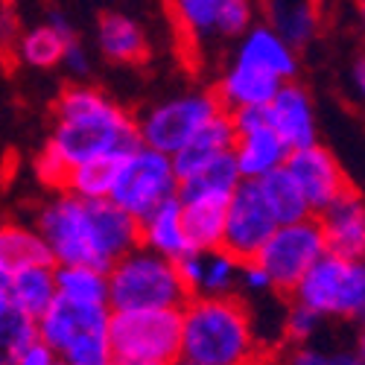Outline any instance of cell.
<instances>
[{"instance_id":"cell-1","label":"cell","mask_w":365,"mask_h":365,"mask_svg":"<svg viewBox=\"0 0 365 365\" xmlns=\"http://www.w3.org/2000/svg\"><path fill=\"white\" fill-rule=\"evenodd\" d=\"M33 225L50 246L56 266H94L111 272L140 246V222L111 199L91 202L68 190L50 193Z\"/></svg>"},{"instance_id":"cell-2","label":"cell","mask_w":365,"mask_h":365,"mask_svg":"<svg viewBox=\"0 0 365 365\" xmlns=\"http://www.w3.org/2000/svg\"><path fill=\"white\" fill-rule=\"evenodd\" d=\"M68 170L94 158H123L140 146L138 117H132L106 91L71 82L53 103V129L44 143Z\"/></svg>"},{"instance_id":"cell-3","label":"cell","mask_w":365,"mask_h":365,"mask_svg":"<svg viewBox=\"0 0 365 365\" xmlns=\"http://www.w3.org/2000/svg\"><path fill=\"white\" fill-rule=\"evenodd\" d=\"M181 333L178 365H255L263 345L252 322L249 304L234 298H190Z\"/></svg>"},{"instance_id":"cell-4","label":"cell","mask_w":365,"mask_h":365,"mask_svg":"<svg viewBox=\"0 0 365 365\" xmlns=\"http://www.w3.org/2000/svg\"><path fill=\"white\" fill-rule=\"evenodd\" d=\"M111 284V310L138 313V310H185L190 289L181 278L178 263L138 246L108 272Z\"/></svg>"},{"instance_id":"cell-5","label":"cell","mask_w":365,"mask_h":365,"mask_svg":"<svg viewBox=\"0 0 365 365\" xmlns=\"http://www.w3.org/2000/svg\"><path fill=\"white\" fill-rule=\"evenodd\" d=\"M114 310L106 304H76L56 298L38 319V336L68 365H117L111 342Z\"/></svg>"},{"instance_id":"cell-6","label":"cell","mask_w":365,"mask_h":365,"mask_svg":"<svg viewBox=\"0 0 365 365\" xmlns=\"http://www.w3.org/2000/svg\"><path fill=\"white\" fill-rule=\"evenodd\" d=\"M225 108L217 91H185V94L152 103L138 117L140 143L175 158L196 135H202Z\"/></svg>"},{"instance_id":"cell-7","label":"cell","mask_w":365,"mask_h":365,"mask_svg":"<svg viewBox=\"0 0 365 365\" xmlns=\"http://www.w3.org/2000/svg\"><path fill=\"white\" fill-rule=\"evenodd\" d=\"M178 190H181V178L175 161L164 155V152L140 143L120 161L111 202L140 222L152 210L178 199Z\"/></svg>"},{"instance_id":"cell-8","label":"cell","mask_w":365,"mask_h":365,"mask_svg":"<svg viewBox=\"0 0 365 365\" xmlns=\"http://www.w3.org/2000/svg\"><path fill=\"white\" fill-rule=\"evenodd\" d=\"M181 333H185L181 310L114 313L111 319L114 356L138 365H178Z\"/></svg>"},{"instance_id":"cell-9","label":"cell","mask_w":365,"mask_h":365,"mask_svg":"<svg viewBox=\"0 0 365 365\" xmlns=\"http://www.w3.org/2000/svg\"><path fill=\"white\" fill-rule=\"evenodd\" d=\"M292 301L307 304L324 319L359 322L365 316V260L327 255L301 281Z\"/></svg>"},{"instance_id":"cell-10","label":"cell","mask_w":365,"mask_h":365,"mask_svg":"<svg viewBox=\"0 0 365 365\" xmlns=\"http://www.w3.org/2000/svg\"><path fill=\"white\" fill-rule=\"evenodd\" d=\"M327 255L330 252H327L322 222H319V217H310L301 222L281 225L255 260L266 269V275L272 278V284H275V289L281 295H292L301 287V281L307 278Z\"/></svg>"},{"instance_id":"cell-11","label":"cell","mask_w":365,"mask_h":365,"mask_svg":"<svg viewBox=\"0 0 365 365\" xmlns=\"http://www.w3.org/2000/svg\"><path fill=\"white\" fill-rule=\"evenodd\" d=\"M278 228H281V222L275 220L272 207L266 205L260 185L257 181H242L240 190L231 199L222 249L237 255L242 263L255 260Z\"/></svg>"},{"instance_id":"cell-12","label":"cell","mask_w":365,"mask_h":365,"mask_svg":"<svg viewBox=\"0 0 365 365\" xmlns=\"http://www.w3.org/2000/svg\"><path fill=\"white\" fill-rule=\"evenodd\" d=\"M287 173L301 187L304 199H307V205L313 210V217H322L330 205H336L342 196H348L354 190L339 158L333 155L324 143H313L307 149L289 152Z\"/></svg>"},{"instance_id":"cell-13","label":"cell","mask_w":365,"mask_h":365,"mask_svg":"<svg viewBox=\"0 0 365 365\" xmlns=\"http://www.w3.org/2000/svg\"><path fill=\"white\" fill-rule=\"evenodd\" d=\"M237 143H234V161L246 181H260L272 173L287 167L289 149L278 138V132L269 126L266 108H249L231 114Z\"/></svg>"},{"instance_id":"cell-14","label":"cell","mask_w":365,"mask_h":365,"mask_svg":"<svg viewBox=\"0 0 365 365\" xmlns=\"http://www.w3.org/2000/svg\"><path fill=\"white\" fill-rule=\"evenodd\" d=\"M269 126L278 132V138L287 143L289 152L307 149L319 143V117H316V103L310 91L298 85V79L287 82L275 100L266 106Z\"/></svg>"},{"instance_id":"cell-15","label":"cell","mask_w":365,"mask_h":365,"mask_svg":"<svg viewBox=\"0 0 365 365\" xmlns=\"http://www.w3.org/2000/svg\"><path fill=\"white\" fill-rule=\"evenodd\" d=\"M190 298H234L240 295L242 260L228 249L193 252L178 263Z\"/></svg>"},{"instance_id":"cell-16","label":"cell","mask_w":365,"mask_h":365,"mask_svg":"<svg viewBox=\"0 0 365 365\" xmlns=\"http://www.w3.org/2000/svg\"><path fill=\"white\" fill-rule=\"evenodd\" d=\"M58 298L56 263L0 272V307H12L29 319H41Z\"/></svg>"},{"instance_id":"cell-17","label":"cell","mask_w":365,"mask_h":365,"mask_svg":"<svg viewBox=\"0 0 365 365\" xmlns=\"http://www.w3.org/2000/svg\"><path fill=\"white\" fill-rule=\"evenodd\" d=\"M73 41H76V33L68 15L50 12L41 24L29 26L26 33L15 38V58L24 68H33V71L62 68L65 53Z\"/></svg>"},{"instance_id":"cell-18","label":"cell","mask_w":365,"mask_h":365,"mask_svg":"<svg viewBox=\"0 0 365 365\" xmlns=\"http://www.w3.org/2000/svg\"><path fill=\"white\" fill-rule=\"evenodd\" d=\"M284 85L287 82H281L278 76L257 71L246 62H240V58H231V65H225L214 91H217L222 108L228 114H237V111H249V108H266Z\"/></svg>"},{"instance_id":"cell-19","label":"cell","mask_w":365,"mask_h":365,"mask_svg":"<svg viewBox=\"0 0 365 365\" xmlns=\"http://www.w3.org/2000/svg\"><path fill=\"white\" fill-rule=\"evenodd\" d=\"M234 58L278 76L281 82H292L298 76V50L269 21L255 24L249 33L237 41Z\"/></svg>"},{"instance_id":"cell-20","label":"cell","mask_w":365,"mask_h":365,"mask_svg":"<svg viewBox=\"0 0 365 365\" xmlns=\"http://www.w3.org/2000/svg\"><path fill=\"white\" fill-rule=\"evenodd\" d=\"M327 252L348 260H365V202L356 190L342 196L319 217Z\"/></svg>"},{"instance_id":"cell-21","label":"cell","mask_w":365,"mask_h":365,"mask_svg":"<svg viewBox=\"0 0 365 365\" xmlns=\"http://www.w3.org/2000/svg\"><path fill=\"white\" fill-rule=\"evenodd\" d=\"M140 246L173 260V263H181L187 255L196 252L190 231H187L181 199H173V202L161 205L158 210H152L146 220H140Z\"/></svg>"},{"instance_id":"cell-22","label":"cell","mask_w":365,"mask_h":365,"mask_svg":"<svg viewBox=\"0 0 365 365\" xmlns=\"http://www.w3.org/2000/svg\"><path fill=\"white\" fill-rule=\"evenodd\" d=\"M181 207H185L187 231L196 252L222 249L228 210H231V193H178Z\"/></svg>"},{"instance_id":"cell-23","label":"cell","mask_w":365,"mask_h":365,"mask_svg":"<svg viewBox=\"0 0 365 365\" xmlns=\"http://www.w3.org/2000/svg\"><path fill=\"white\" fill-rule=\"evenodd\" d=\"M97 47L111 65L135 68L149 58V38L143 26L123 12H103L97 21Z\"/></svg>"},{"instance_id":"cell-24","label":"cell","mask_w":365,"mask_h":365,"mask_svg":"<svg viewBox=\"0 0 365 365\" xmlns=\"http://www.w3.org/2000/svg\"><path fill=\"white\" fill-rule=\"evenodd\" d=\"M234 143H237V129H234L231 114L225 111L222 117H217L202 135H196V138L173 158V161H175V170H178V178L185 181V178L202 173L205 167H210L214 161L231 155Z\"/></svg>"},{"instance_id":"cell-25","label":"cell","mask_w":365,"mask_h":365,"mask_svg":"<svg viewBox=\"0 0 365 365\" xmlns=\"http://www.w3.org/2000/svg\"><path fill=\"white\" fill-rule=\"evenodd\" d=\"M44 263H56V260L38 228L24 222H6L4 231H0V272H15Z\"/></svg>"},{"instance_id":"cell-26","label":"cell","mask_w":365,"mask_h":365,"mask_svg":"<svg viewBox=\"0 0 365 365\" xmlns=\"http://www.w3.org/2000/svg\"><path fill=\"white\" fill-rule=\"evenodd\" d=\"M269 24L295 47H307L319 36V9L310 0H272L269 4Z\"/></svg>"},{"instance_id":"cell-27","label":"cell","mask_w":365,"mask_h":365,"mask_svg":"<svg viewBox=\"0 0 365 365\" xmlns=\"http://www.w3.org/2000/svg\"><path fill=\"white\" fill-rule=\"evenodd\" d=\"M225 0H170V15L178 26L196 44H207L220 38V15Z\"/></svg>"},{"instance_id":"cell-28","label":"cell","mask_w":365,"mask_h":365,"mask_svg":"<svg viewBox=\"0 0 365 365\" xmlns=\"http://www.w3.org/2000/svg\"><path fill=\"white\" fill-rule=\"evenodd\" d=\"M58 298L76 304H106L111 307V284L108 272L94 266H56Z\"/></svg>"},{"instance_id":"cell-29","label":"cell","mask_w":365,"mask_h":365,"mask_svg":"<svg viewBox=\"0 0 365 365\" xmlns=\"http://www.w3.org/2000/svg\"><path fill=\"white\" fill-rule=\"evenodd\" d=\"M257 185L263 190L266 205L272 207V214H275V220L281 225L301 222V220H310L313 217L307 199H304L301 187L295 185V178L287 173V167L278 170V173H272V175H266V178H260Z\"/></svg>"},{"instance_id":"cell-30","label":"cell","mask_w":365,"mask_h":365,"mask_svg":"<svg viewBox=\"0 0 365 365\" xmlns=\"http://www.w3.org/2000/svg\"><path fill=\"white\" fill-rule=\"evenodd\" d=\"M120 161L123 158H94V161H85V164L73 167L71 178H68V193L91 199V202L111 199Z\"/></svg>"},{"instance_id":"cell-31","label":"cell","mask_w":365,"mask_h":365,"mask_svg":"<svg viewBox=\"0 0 365 365\" xmlns=\"http://www.w3.org/2000/svg\"><path fill=\"white\" fill-rule=\"evenodd\" d=\"M38 322L29 319L12 307H0V351H4V365L21 356L26 348L38 342Z\"/></svg>"},{"instance_id":"cell-32","label":"cell","mask_w":365,"mask_h":365,"mask_svg":"<svg viewBox=\"0 0 365 365\" xmlns=\"http://www.w3.org/2000/svg\"><path fill=\"white\" fill-rule=\"evenodd\" d=\"M324 324V316H319L313 307L301 301L287 304V319H284V336L289 345H313L319 330Z\"/></svg>"},{"instance_id":"cell-33","label":"cell","mask_w":365,"mask_h":365,"mask_svg":"<svg viewBox=\"0 0 365 365\" xmlns=\"http://www.w3.org/2000/svg\"><path fill=\"white\" fill-rule=\"evenodd\" d=\"M260 24L257 21V4L255 0H225L220 15V38H242L249 29Z\"/></svg>"},{"instance_id":"cell-34","label":"cell","mask_w":365,"mask_h":365,"mask_svg":"<svg viewBox=\"0 0 365 365\" xmlns=\"http://www.w3.org/2000/svg\"><path fill=\"white\" fill-rule=\"evenodd\" d=\"M269 295H281L272 284V278L266 275V269L257 260H246L242 263V278H240V298L242 301H260Z\"/></svg>"},{"instance_id":"cell-35","label":"cell","mask_w":365,"mask_h":365,"mask_svg":"<svg viewBox=\"0 0 365 365\" xmlns=\"http://www.w3.org/2000/svg\"><path fill=\"white\" fill-rule=\"evenodd\" d=\"M278 365H336V351L319 345H289V351L278 359Z\"/></svg>"},{"instance_id":"cell-36","label":"cell","mask_w":365,"mask_h":365,"mask_svg":"<svg viewBox=\"0 0 365 365\" xmlns=\"http://www.w3.org/2000/svg\"><path fill=\"white\" fill-rule=\"evenodd\" d=\"M6 365H68L65 359H62V354H56L47 342H36L33 348H26L21 356H15L12 362H6Z\"/></svg>"},{"instance_id":"cell-37","label":"cell","mask_w":365,"mask_h":365,"mask_svg":"<svg viewBox=\"0 0 365 365\" xmlns=\"http://www.w3.org/2000/svg\"><path fill=\"white\" fill-rule=\"evenodd\" d=\"M62 68H65V73H68L73 82H82V79L91 76V56L85 53V47H82L79 41H73V44L68 47Z\"/></svg>"},{"instance_id":"cell-38","label":"cell","mask_w":365,"mask_h":365,"mask_svg":"<svg viewBox=\"0 0 365 365\" xmlns=\"http://www.w3.org/2000/svg\"><path fill=\"white\" fill-rule=\"evenodd\" d=\"M348 85H351V94L356 97V103L365 106V53H359L354 62H351V71H348Z\"/></svg>"},{"instance_id":"cell-39","label":"cell","mask_w":365,"mask_h":365,"mask_svg":"<svg viewBox=\"0 0 365 365\" xmlns=\"http://www.w3.org/2000/svg\"><path fill=\"white\" fill-rule=\"evenodd\" d=\"M354 348H356V354L365 359V316L356 322V339H354Z\"/></svg>"},{"instance_id":"cell-40","label":"cell","mask_w":365,"mask_h":365,"mask_svg":"<svg viewBox=\"0 0 365 365\" xmlns=\"http://www.w3.org/2000/svg\"><path fill=\"white\" fill-rule=\"evenodd\" d=\"M356 18H359V26H362V36H365V0H356Z\"/></svg>"},{"instance_id":"cell-41","label":"cell","mask_w":365,"mask_h":365,"mask_svg":"<svg viewBox=\"0 0 365 365\" xmlns=\"http://www.w3.org/2000/svg\"><path fill=\"white\" fill-rule=\"evenodd\" d=\"M9 4H12V0H4V6H9Z\"/></svg>"}]
</instances>
